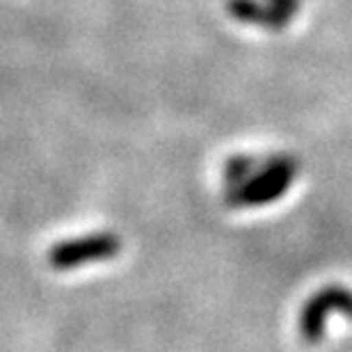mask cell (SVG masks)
Wrapping results in <instances>:
<instances>
[{"label":"cell","instance_id":"6","mask_svg":"<svg viewBox=\"0 0 352 352\" xmlns=\"http://www.w3.org/2000/svg\"><path fill=\"white\" fill-rule=\"evenodd\" d=\"M274 10H279L286 19H293L300 10V0H270Z\"/></svg>","mask_w":352,"mask_h":352},{"label":"cell","instance_id":"5","mask_svg":"<svg viewBox=\"0 0 352 352\" xmlns=\"http://www.w3.org/2000/svg\"><path fill=\"white\" fill-rule=\"evenodd\" d=\"M258 160L252 156H234L224 167V181H227V190H234L238 186H243L252 174L256 172Z\"/></svg>","mask_w":352,"mask_h":352},{"label":"cell","instance_id":"3","mask_svg":"<svg viewBox=\"0 0 352 352\" xmlns=\"http://www.w3.org/2000/svg\"><path fill=\"white\" fill-rule=\"evenodd\" d=\"M346 314L352 318V291L343 286H327L307 300L300 314V332L307 343H320L325 336L329 314Z\"/></svg>","mask_w":352,"mask_h":352},{"label":"cell","instance_id":"2","mask_svg":"<svg viewBox=\"0 0 352 352\" xmlns=\"http://www.w3.org/2000/svg\"><path fill=\"white\" fill-rule=\"evenodd\" d=\"M122 252V241L115 234H89L74 238V241H62L48 252V263L55 270H72L94 261H105Z\"/></svg>","mask_w":352,"mask_h":352},{"label":"cell","instance_id":"1","mask_svg":"<svg viewBox=\"0 0 352 352\" xmlns=\"http://www.w3.org/2000/svg\"><path fill=\"white\" fill-rule=\"evenodd\" d=\"M298 176V163L291 156H272L258 163L256 172L243 186L227 190V204L231 206H263L286 195Z\"/></svg>","mask_w":352,"mask_h":352},{"label":"cell","instance_id":"4","mask_svg":"<svg viewBox=\"0 0 352 352\" xmlns=\"http://www.w3.org/2000/svg\"><path fill=\"white\" fill-rule=\"evenodd\" d=\"M227 12L234 19L243 21V23H252L258 28H267V30H284L291 19H286L279 10L272 5H263L258 0H227Z\"/></svg>","mask_w":352,"mask_h":352}]
</instances>
